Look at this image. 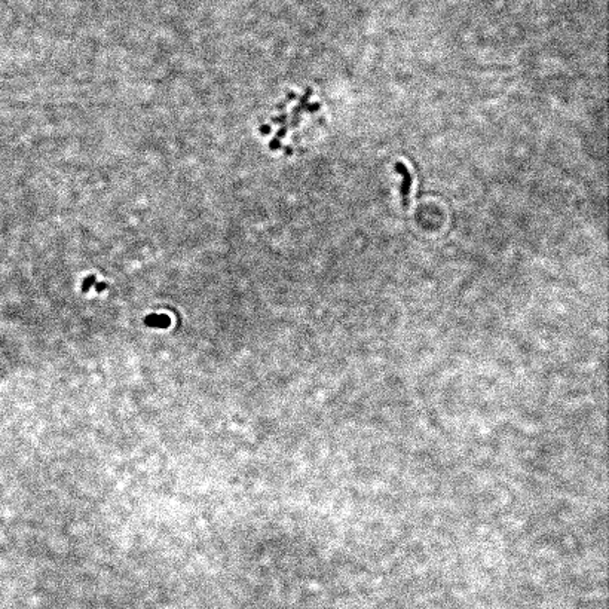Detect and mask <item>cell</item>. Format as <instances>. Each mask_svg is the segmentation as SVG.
I'll use <instances>...</instances> for the list:
<instances>
[{
  "label": "cell",
  "instance_id": "obj_1",
  "mask_svg": "<svg viewBox=\"0 0 609 609\" xmlns=\"http://www.w3.org/2000/svg\"><path fill=\"white\" fill-rule=\"evenodd\" d=\"M395 170L398 171V173H401L403 174V177H404V180H403V187H401V196H403V207L404 208H409V196H410V187H412V179H410V174H409V171L406 170V167L403 165V164H397V167H395Z\"/></svg>",
  "mask_w": 609,
  "mask_h": 609
},
{
  "label": "cell",
  "instance_id": "obj_2",
  "mask_svg": "<svg viewBox=\"0 0 609 609\" xmlns=\"http://www.w3.org/2000/svg\"><path fill=\"white\" fill-rule=\"evenodd\" d=\"M144 323H146V325H149V327H155V328H165V327H168L170 325V323H171V320H170V317H167V315H149L146 320H144Z\"/></svg>",
  "mask_w": 609,
  "mask_h": 609
},
{
  "label": "cell",
  "instance_id": "obj_3",
  "mask_svg": "<svg viewBox=\"0 0 609 609\" xmlns=\"http://www.w3.org/2000/svg\"><path fill=\"white\" fill-rule=\"evenodd\" d=\"M95 281H97V280H95V277H92V275H91V277H88V278H86V280L83 281V286H82V290H83V291H88V290H89L91 287L95 286Z\"/></svg>",
  "mask_w": 609,
  "mask_h": 609
},
{
  "label": "cell",
  "instance_id": "obj_4",
  "mask_svg": "<svg viewBox=\"0 0 609 609\" xmlns=\"http://www.w3.org/2000/svg\"><path fill=\"white\" fill-rule=\"evenodd\" d=\"M106 287H107V284H104V283H98V284H95V290H97V291H103Z\"/></svg>",
  "mask_w": 609,
  "mask_h": 609
}]
</instances>
